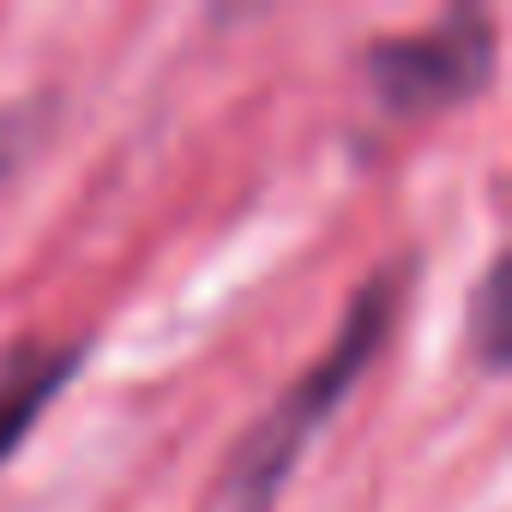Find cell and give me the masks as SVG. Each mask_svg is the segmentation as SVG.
<instances>
[{
  "instance_id": "7a4b0ae2",
  "label": "cell",
  "mask_w": 512,
  "mask_h": 512,
  "mask_svg": "<svg viewBox=\"0 0 512 512\" xmlns=\"http://www.w3.org/2000/svg\"><path fill=\"white\" fill-rule=\"evenodd\" d=\"M362 67H368V85H374L386 115L428 121V115L476 103L494 85L500 37H494V19L482 7H452L428 31L374 37L362 49Z\"/></svg>"
},
{
  "instance_id": "6da1fadb",
  "label": "cell",
  "mask_w": 512,
  "mask_h": 512,
  "mask_svg": "<svg viewBox=\"0 0 512 512\" xmlns=\"http://www.w3.org/2000/svg\"><path fill=\"white\" fill-rule=\"evenodd\" d=\"M410 278H416V260L398 253L380 272H368L332 332V344L272 398V410L253 422L235 452L223 458L217 482H211V500L205 512H278L296 464L308 458L314 434L344 410V398L362 386V374L380 362L386 338L398 332V314H404V296H410Z\"/></svg>"
},
{
  "instance_id": "277c9868",
  "label": "cell",
  "mask_w": 512,
  "mask_h": 512,
  "mask_svg": "<svg viewBox=\"0 0 512 512\" xmlns=\"http://www.w3.org/2000/svg\"><path fill=\"white\" fill-rule=\"evenodd\" d=\"M464 338H470V356H476L482 374H500L512 362V260H506V253H494L488 272L470 290Z\"/></svg>"
},
{
  "instance_id": "3957f363",
  "label": "cell",
  "mask_w": 512,
  "mask_h": 512,
  "mask_svg": "<svg viewBox=\"0 0 512 512\" xmlns=\"http://www.w3.org/2000/svg\"><path fill=\"white\" fill-rule=\"evenodd\" d=\"M79 362H85V338L79 344H19L0 356V470L31 440V428L61 398V386L79 374Z\"/></svg>"
}]
</instances>
